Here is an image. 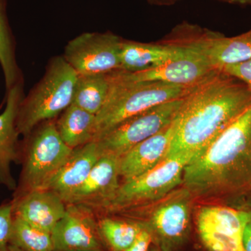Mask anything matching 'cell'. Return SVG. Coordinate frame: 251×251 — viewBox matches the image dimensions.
Returning <instances> with one entry per match:
<instances>
[{"label": "cell", "instance_id": "484cf974", "mask_svg": "<svg viewBox=\"0 0 251 251\" xmlns=\"http://www.w3.org/2000/svg\"><path fill=\"white\" fill-rule=\"evenodd\" d=\"M221 71L239 79L251 90V58L244 62L226 66Z\"/></svg>", "mask_w": 251, "mask_h": 251}, {"label": "cell", "instance_id": "3957f363", "mask_svg": "<svg viewBox=\"0 0 251 251\" xmlns=\"http://www.w3.org/2000/svg\"><path fill=\"white\" fill-rule=\"evenodd\" d=\"M110 85L108 99L96 115L94 141L127 119L161 104L184 98L193 87L162 82H130L109 73Z\"/></svg>", "mask_w": 251, "mask_h": 251}, {"label": "cell", "instance_id": "ffe728a7", "mask_svg": "<svg viewBox=\"0 0 251 251\" xmlns=\"http://www.w3.org/2000/svg\"><path fill=\"white\" fill-rule=\"evenodd\" d=\"M55 126L64 143L74 150L94 141L96 115L71 104L59 115Z\"/></svg>", "mask_w": 251, "mask_h": 251}, {"label": "cell", "instance_id": "7c38bea8", "mask_svg": "<svg viewBox=\"0 0 251 251\" xmlns=\"http://www.w3.org/2000/svg\"><path fill=\"white\" fill-rule=\"evenodd\" d=\"M193 198L186 190L168 198L153 209L146 224L164 251L181 246L189 233L191 201Z\"/></svg>", "mask_w": 251, "mask_h": 251}, {"label": "cell", "instance_id": "cb8c5ba5", "mask_svg": "<svg viewBox=\"0 0 251 251\" xmlns=\"http://www.w3.org/2000/svg\"><path fill=\"white\" fill-rule=\"evenodd\" d=\"M10 244L23 251H54L50 232L38 228L14 215Z\"/></svg>", "mask_w": 251, "mask_h": 251}, {"label": "cell", "instance_id": "277c9868", "mask_svg": "<svg viewBox=\"0 0 251 251\" xmlns=\"http://www.w3.org/2000/svg\"><path fill=\"white\" fill-rule=\"evenodd\" d=\"M77 77L62 55L52 57L44 76L20 103L16 122L19 135L27 136L67 109L72 103Z\"/></svg>", "mask_w": 251, "mask_h": 251}, {"label": "cell", "instance_id": "d4e9b609", "mask_svg": "<svg viewBox=\"0 0 251 251\" xmlns=\"http://www.w3.org/2000/svg\"><path fill=\"white\" fill-rule=\"evenodd\" d=\"M14 221L12 201L0 205V251H8Z\"/></svg>", "mask_w": 251, "mask_h": 251}, {"label": "cell", "instance_id": "5b68a950", "mask_svg": "<svg viewBox=\"0 0 251 251\" xmlns=\"http://www.w3.org/2000/svg\"><path fill=\"white\" fill-rule=\"evenodd\" d=\"M24 138L23 148L20 146L23 169L14 199L44 188L73 151L61 138L52 120L43 122Z\"/></svg>", "mask_w": 251, "mask_h": 251}, {"label": "cell", "instance_id": "6da1fadb", "mask_svg": "<svg viewBox=\"0 0 251 251\" xmlns=\"http://www.w3.org/2000/svg\"><path fill=\"white\" fill-rule=\"evenodd\" d=\"M251 105L247 85L216 70L184 97L173 121L168 156L184 155L191 161L198 158Z\"/></svg>", "mask_w": 251, "mask_h": 251}, {"label": "cell", "instance_id": "52a82bcc", "mask_svg": "<svg viewBox=\"0 0 251 251\" xmlns=\"http://www.w3.org/2000/svg\"><path fill=\"white\" fill-rule=\"evenodd\" d=\"M191 161L184 155L169 156L148 173L124 181L108 208L124 209L163 199L182 184L185 168Z\"/></svg>", "mask_w": 251, "mask_h": 251}, {"label": "cell", "instance_id": "8992f818", "mask_svg": "<svg viewBox=\"0 0 251 251\" xmlns=\"http://www.w3.org/2000/svg\"><path fill=\"white\" fill-rule=\"evenodd\" d=\"M165 42L191 51L216 70L251 58V28L239 35L221 33L188 23L173 29Z\"/></svg>", "mask_w": 251, "mask_h": 251}, {"label": "cell", "instance_id": "4fadbf2b", "mask_svg": "<svg viewBox=\"0 0 251 251\" xmlns=\"http://www.w3.org/2000/svg\"><path fill=\"white\" fill-rule=\"evenodd\" d=\"M216 71L190 51L186 57L146 70L137 72L117 70L112 74L121 80L130 82H162L193 87Z\"/></svg>", "mask_w": 251, "mask_h": 251}, {"label": "cell", "instance_id": "9a60e30c", "mask_svg": "<svg viewBox=\"0 0 251 251\" xmlns=\"http://www.w3.org/2000/svg\"><path fill=\"white\" fill-rule=\"evenodd\" d=\"M23 85L24 82L21 81L5 95L6 107L0 114V184L11 191H15L17 186L11 166L20 158V135L16 122L20 103L25 97Z\"/></svg>", "mask_w": 251, "mask_h": 251}, {"label": "cell", "instance_id": "4dcf8cb0", "mask_svg": "<svg viewBox=\"0 0 251 251\" xmlns=\"http://www.w3.org/2000/svg\"><path fill=\"white\" fill-rule=\"evenodd\" d=\"M8 251H23V250H21V249H19V248L15 247L14 245H11V244H10L9 247V250Z\"/></svg>", "mask_w": 251, "mask_h": 251}, {"label": "cell", "instance_id": "83f0119b", "mask_svg": "<svg viewBox=\"0 0 251 251\" xmlns=\"http://www.w3.org/2000/svg\"><path fill=\"white\" fill-rule=\"evenodd\" d=\"M153 240L152 234L146 224L138 237L135 239L134 243L126 251H150V246Z\"/></svg>", "mask_w": 251, "mask_h": 251}, {"label": "cell", "instance_id": "d6986e66", "mask_svg": "<svg viewBox=\"0 0 251 251\" xmlns=\"http://www.w3.org/2000/svg\"><path fill=\"white\" fill-rule=\"evenodd\" d=\"M189 53L188 50L163 41L158 44H146L122 39L119 70L140 72L182 58Z\"/></svg>", "mask_w": 251, "mask_h": 251}, {"label": "cell", "instance_id": "e0dca14e", "mask_svg": "<svg viewBox=\"0 0 251 251\" xmlns=\"http://www.w3.org/2000/svg\"><path fill=\"white\" fill-rule=\"evenodd\" d=\"M173 122L120 158V177L129 181L156 168L169 155Z\"/></svg>", "mask_w": 251, "mask_h": 251}, {"label": "cell", "instance_id": "30bf717a", "mask_svg": "<svg viewBox=\"0 0 251 251\" xmlns=\"http://www.w3.org/2000/svg\"><path fill=\"white\" fill-rule=\"evenodd\" d=\"M122 39L112 32H85L68 42L63 57L77 75L120 69Z\"/></svg>", "mask_w": 251, "mask_h": 251}, {"label": "cell", "instance_id": "7402d4cb", "mask_svg": "<svg viewBox=\"0 0 251 251\" xmlns=\"http://www.w3.org/2000/svg\"><path fill=\"white\" fill-rule=\"evenodd\" d=\"M6 4V0H0V65L4 74L6 94L23 80L16 59V41L8 20Z\"/></svg>", "mask_w": 251, "mask_h": 251}, {"label": "cell", "instance_id": "ba28073f", "mask_svg": "<svg viewBox=\"0 0 251 251\" xmlns=\"http://www.w3.org/2000/svg\"><path fill=\"white\" fill-rule=\"evenodd\" d=\"M184 98L161 104L127 119L97 140L102 154L120 157L174 121Z\"/></svg>", "mask_w": 251, "mask_h": 251}, {"label": "cell", "instance_id": "f546056e", "mask_svg": "<svg viewBox=\"0 0 251 251\" xmlns=\"http://www.w3.org/2000/svg\"><path fill=\"white\" fill-rule=\"evenodd\" d=\"M229 4L244 5V6H251V0H230Z\"/></svg>", "mask_w": 251, "mask_h": 251}, {"label": "cell", "instance_id": "d6a6232c", "mask_svg": "<svg viewBox=\"0 0 251 251\" xmlns=\"http://www.w3.org/2000/svg\"><path fill=\"white\" fill-rule=\"evenodd\" d=\"M221 1H227V2L229 3L230 0H221Z\"/></svg>", "mask_w": 251, "mask_h": 251}, {"label": "cell", "instance_id": "7a4b0ae2", "mask_svg": "<svg viewBox=\"0 0 251 251\" xmlns=\"http://www.w3.org/2000/svg\"><path fill=\"white\" fill-rule=\"evenodd\" d=\"M182 184L193 200L232 205L251 197V105L188 163Z\"/></svg>", "mask_w": 251, "mask_h": 251}, {"label": "cell", "instance_id": "8fae6325", "mask_svg": "<svg viewBox=\"0 0 251 251\" xmlns=\"http://www.w3.org/2000/svg\"><path fill=\"white\" fill-rule=\"evenodd\" d=\"M54 251H107L92 207L67 204L65 214L51 232Z\"/></svg>", "mask_w": 251, "mask_h": 251}, {"label": "cell", "instance_id": "4316f807", "mask_svg": "<svg viewBox=\"0 0 251 251\" xmlns=\"http://www.w3.org/2000/svg\"><path fill=\"white\" fill-rule=\"evenodd\" d=\"M229 206L243 208L249 213V220L244 229L243 241L245 251H251V197L246 198Z\"/></svg>", "mask_w": 251, "mask_h": 251}, {"label": "cell", "instance_id": "5bb4252c", "mask_svg": "<svg viewBox=\"0 0 251 251\" xmlns=\"http://www.w3.org/2000/svg\"><path fill=\"white\" fill-rule=\"evenodd\" d=\"M120 158L102 154L87 179L72 195L67 204L108 207L120 188Z\"/></svg>", "mask_w": 251, "mask_h": 251}, {"label": "cell", "instance_id": "9c48e42d", "mask_svg": "<svg viewBox=\"0 0 251 251\" xmlns=\"http://www.w3.org/2000/svg\"><path fill=\"white\" fill-rule=\"evenodd\" d=\"M249 213L241 207L216 204L200 208L196 219L199 237L209 251H245L244 229Z\"/></svg>", "mask_w": 251, "mask_h": 251}, {"label": "cell", "instance_id": "2e32d148", "mask_svg": "<svg viewBox=\"0 0 251 251\" xmlns=\"http://www.w3.org/2000/svg\"><path fill=\"white\" fill-rule=\"evenodd\" d=\"M101 155L96 141L74 149L65 163L42 189L53 191L67 203L77 188L85 182Z\"/></svg>", "mask_w": 251, "mask_h": 251}, {"label": "cell", "instance_id": "f1b7e54d", "mask_svg": "<svg viewBox=\"0 0 251 251\" xmlns=\"http://www.w3.org/2000/svg\"><path fill=\"white\" fill-rule=\"evenodd\" d=\"M152 4L160 5H168L174 4L177 0H149Z\"/></svg>", "mask_w": 251, "mask_h": 251}, {"label": "cell", "instance_id": "1f68e13d", "mask_svg": "<svg viewBox=\"0 0 251 251\" xmlns=\"http://www.w3.org/2000/svg\"><path fill=\"white\" fill-rule=\"evenodd\" d=\"M150 251H160L158 250V249H156V248H151V249H150Z\"/></svg>", "mask_w": 251, "mask_h": 251}, {"label": "cell", "instance_id": "ac0fdd59", "mask_svg": "<svg viewBox=\"0 0 251 251\" xmlns=\"http://www.w3.org/2000/svg\"><path fill=\"white\" fill-rule=\"evenodd\" d=\"M12 202L15 216L50 233L67 209L62 198L48 189L33 190Z\"/></svg>", "mask_w": 251, "mask_h": 251}, {"label": "cell", "instance_id": "603a6c76", "mask_svg": "<svg viewBox=\"0 0 251 251\" xmlns=\"http://www.w3.org/2000/svg\"><path fill=\"white\" fill-rule=\"evenodd\" d=\"M146 224L105 217L99 221L100 236L110 251H126L134 243Z\"/></svg>", "mask_w": 251, "mask_h": 251}, {"label": "cell", "instance_id": "44dd1931", "mask_svg": "<svg viewBox=\"0 0 251 251\" xmlns=\"http://www.w3.org/2000/svg\"><path fill=\"white\" fill-rule=\"evenodd\" d=\"M110 85L109 73L77 75L72 104L97 115L106 102Z\"/></svg>", "mask_w": 251, "mask_h": 251}]
</instances>
